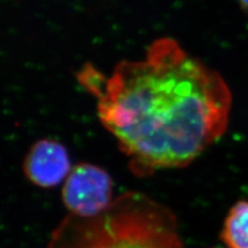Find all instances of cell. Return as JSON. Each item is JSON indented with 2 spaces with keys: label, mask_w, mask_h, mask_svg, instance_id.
Here are the masks:
<instances>
[{
  "label": "cell",
  "mask_w": 248,
  "mask_h": 248,
  "mask_svg": "<svg viewBox=\"0 0 248 248\" xmlns=\"http://www.w3.org/2000/svg\"><path fill=\"white\" fill-rule=\"evenodd\" d=\"M77 77L138 177L188 166L227 129V84L173 38L153 42L144 59L123 60L108 77L90 64Z\"/></svg>",
  "instance_id": "cell-1"
},
{
  "label": "cell",
  "mask_w": 248,
  "mask_h": 248,
  "mask_svg": "<svg viewBox=\"0 0 248 248\" xmlns=\"http://www.w3.org/2000/svg\"><path fill=\"white\" fill-rule=\"evenodd\" d=\"M48 248H185L176 215L141 192L127 191L100 213L68 214Z\"/></svg>",
  "instance_id": "cell-2"
},
{
  "label": "cell",
  "mask_w": 248,
  "mask_h": 248,
  "mask_svg": "<svg viewBox=\"0 0 248 248\" xmlns=\"http://www.w3.org/2000/svg\"><path fill=\"white\" fill-rule=\"evenodd\" d=\"M113 200L110 175L91 164H79L73 168L62 187V201L69 214L96 215L110 206Z\"/></svg>",
  "instance_id": "cell-3"
},
{
  "label": "cell",
  "mask_w": 248,
  "mask_h": 248,
  "mask_svg": "<svg viewBox=\"0 0 248 248\" xmlns=\"http://www.w3.org/2000/svg\"><path fill=\"white\" fill-rule=\"evenodd\" d=\"M23 169L27 179L43 188L56 186L66 179L72 170L66 148L51 139L41 140L32 145Z\"/></svg>",
  "instance_id": "cell-4"
},
{
  "label": "cell",
  "mask_w": 248,
  "mask_h": 248,
  "mask_svg": "<svg viewBox=\"0 0 248 248\" xmlns=\"http://www.w3.org/2000/svg\"><path fill=\"white\" fill-rule=\"evenodd\" d=\"M221 239L228 248H248V201L232 206L224 219Z\"/></svg>",
  "instance_id": "cell-5"
},
{
  "label": "cell",
  "mask_w": 248,
  "mask_h": 248,
  "mask_svg": "<svg viewBox=\"0 0 248 248\" xmlns=\"http://www.w3.org/2000/svg\"><path fill=\"white\" fill-rule=\"evenodd\" d=\"M240 3H241V5L243 7H245V9L248 10V0H239Z\"/></svg>",
  "instance_id": "cell-6"
}]
</instances>
